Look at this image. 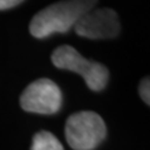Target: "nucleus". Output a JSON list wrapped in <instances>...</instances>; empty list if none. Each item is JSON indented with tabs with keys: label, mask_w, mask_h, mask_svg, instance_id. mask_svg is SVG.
<instances>
[{
	"label": "nucleus",
	"mask_w": 150,
	"mask_h": 150,
	"mask_svg": "<svg viewBox=\"0 0 150 150\" xmlns=\"http://www.w3.org/2000/svg\"><path fill=\"white\" fill-rule=\"evenodd\" d=\"M139 93H140L142 99L146 103V104H150V83H149V78H145L144 80L140 83Z\"/></svg>",
	"instance_id": "0eeeda50"
},
{
	"label": "nucleus",
	"mask_w": 150,
	"mask_h": 150,
	"mask_svg": "<svg viewBox=\"0 0 150 150\" xmlns=\"http://www.w3.org/2000/svg\"><path fill=\"white\" fill-rule=\"evenodd\" d=\"M31 150H64L62 143L49 131H40L33 139Z\"/></svg>",
	"instance_id": "423d86ee"
},
{
	"label": "nucleus",
	"mask_w": 150,
	"mask_h": 150,
	"mask_svg": "<svg viewBox=\"0 0 150 150\" xmlns=\"http://www.w3.org/2000/svg\"><path fill=\"white\" fill-rule=\"evenodd\" d=\"M106 135V126L99 114L80 111L70 115L65 124L68 144L75 150H93Z\"/></svg>",
	"instance_id": "f03ea898"
},
{
	"label": "nucleus",
	"mask_w": 150,
	"mask_h": 150,
	"mask_svg": "<svg viewBox=\"0 0 150 150\" xmlns=\"http://www.w3.org/2000/svg\"><path fill=\"white\" fill-rule=\"evenodd\" d=\"M62 103V91L50 79H39L31 83L20 96V105L25 111L44 115L58 112Z\"/></svg>",
	"instance_id": "20e7f679"
},
{
	"label": "nucleus",
	"mask_w": 150,
	"mask_h": 150,
	"mask_svg": "<svg viewBox=\"0 0 150 150\" xmlns=\"http://www.w3.org/2000/svg\"><path fill=\"white\" fill-rule=\"evenodd\" d=\"M51 62L59 69L71 70L84 78L89 89L94 91L103 90L108 83L109 71L100 63L90 62L70 45H62L54 50Z\"/></svg>",
	"instance_id": "7ed1b4c3"
},
{
	"label": "nucleus",
	"mask_w": 150,
	"mask_h": 150,
	"mask_svg": "<svg viewBox=\"0 0 150 150\" xmlns=\"http://www.w3.org/2000/svg\"><path fill=\"white\" fill-rule=\"evenodd\" d=\"M23 1H24V0H0V10L14 8Z\"/></svg>",
	"instance_id": "6e6552de"
},
{
	"label": "nucleus",
	"mask_w": 150,
	"mask_h": 150,
	"mask_svg": "<svg viewBox=\"0 0 150 150\" xmlns=\"http://www.w3.org/2000/svg\"><path fill=\"white\" fill-rule=\"evenodd\" d=\"M79 36L88 39H111L120 31V21L112 9H91L74 26Z\"/></svg>",
	"instance_id": "39448f33"
},
{
	"label": "nucleus",
	"mask_w": 150,
	"mask_h": 150,
	"mask_svg": "<svg viewBox=\"0 0 150 150\" xmlns=\"http://www.w3.org/2000/svg\"><path fill=\"white\" fill-rule=\"evenodd\" d=\"M98 0H63L51 4L31 19L29 30L33 36L44 39L54 33L69 31L83 15L94 9Z\"/></svg>",
	"instance_id": "f257e3e1"
}]
</instances>
